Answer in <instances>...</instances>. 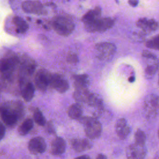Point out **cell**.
Segmentation results:
<instances>
[{"label": "cell", "instance_id": "obj_15", "mask_svg": "<svg viewBox=\"0 0 159 159\" xmlns=\"http://www.w3.org/2000/svg\"><path fill=\"white\" fill-rule=\"evenodd\" d=\"M115 128L118 137L121 140L125 139L130 132V128L127 125V121L124 118H120L117 120Z\"/></svg>", "mask_w": 159, "mask_h": 159}, {"label": "cell", "instance_id": "obj_32", "mask_svg": "<svg viewBox=\"0 0 159 159\" xmlns=\"http://www.w3.org/2000/svg\"><path fill=\"white\" fill-rule=\"evenodd\" d=\"M128 2L130 6L132 7H135L139 4V0H129Z\"/></svg>", "mask_w": 159, "mask_h": 159}, {"label": "cell", "instance_id": "obj_24", "mask_svg": "<svg viewBox=\"0 0 159 159\" xmlns=\"http://www.w3.org/2000/svg\"><path fill=\"white\" fill-rule=\"evenodd\" d=\"M34 127V120L30 118L25 119L18 127V133L20 135H27Z\"/></svg>", "mask_w": 159, "mask_h": 159}, {"label": "cell", "instance_id": "obj_11", "mask_svg": "<svg viewBox=\"0 0 159 159\" xmlns=\"http://www.w3.org/2000/svg\"><path fill=\"white\" fill-rule=\"evenodd\" d=\"M47 148V144L41 137H35L30 140L28 143V149L32 154H39L45 152Z\"/></svg>", "mask_w": 159, "mask_h": 159}, {"label": "cell", "instance_id": "obj_27", "mask_svg": "<svg viewBox=\"0 0 159 159\" xmlns=\"http://www.w3.org/2000/svg\"><path fill=\"white\" fill-rule=\"evenodd\" d=\"M145 45L148 48L159 51V34L148 39L145 42Z\"/></svg>", "mask_w": 159, "mask_h": 159}, {"label": "cell", "instance_id": "obj_18", "mask_svg": "<svg viewBox=\"0 0 159 159\" xmlns=\"http://www.w3.org/2000/svg\"><path fill=\"white\" fill-rule=\"evenodd\" d=\"M35 69V62L30 58H24L22 60L20 61V72L22 75V77L31 75L34 73Z\"/></svg>", "mask_w": 159, "mask_h": 159}, {"label": "cell", "instance_id": "obj_3", "mask_svg": "<svg viewBox=\"0 0 159 159\" xmlns=\"http://www.w3.org/2000/svg\"><path fill=\"white\" fill-rule=\"evenodd\" d=\"M19 61V58L13 54H10L2 58L0 64L1 80L4 79V81H10Z\"/></svg>", "mask_w": 159, "mask_h": 159}, {"label": "cell", "instance_id": "obj_21", "mask_svg": "<svg viewBox=\"0 0 159 159\" xmlns=\"http://www.w3.org/2000/svg\"><path fill=\"white\" fill-rule=\"evenodd\" d=\"M12 22L14 24L15 30L17 33L24 34L29 29L28 24L20 17H14L12 19Z\"/></svg>", "mask_w": 159, "mask_h": 159}, {"label": "cell", "instance_id": "obj_26", "mask_svg": "<svg viewBox=\"0 0 159 159\" xmlns=\"http://www.w3.org/2000/svg\"><path fill=\"white\" fill-rule=\"evenodd\" d=\"M33 119L35 122L40 126H45L46 120L41 111L37 108L35 109L33 112Z\"/></svg>", "mask_w": 159, "mask_h": 159}, {"label": "cell", "instance_id": "obj_34", "mask_svg": "<svg viewBox=\"0 0 159 159\" xmlns=\"http://www.w3.org/2000/svg\"><path fill=\"white\" fill-rule=\"evenodd\" d=\"M96 159H107V157L106 155H104V154H102V153H100V154H98V156L96 157Z\"/></svg>", "mask_w": 159, "mask_h": 159}, {"label": "cell", "instance_id": "obj_33", "mask_svg": "<svg viewBox=\"0 0 159 159\" xmlns=\"http://www.w3.org/2000/svg\"><path fill=\"white\" fill-rule=\"evenodd\" d=\"M75 159H91V158L88 156V155H81V156H79L76 158H75Z\"/></svg>", "mask_w": 159, "mask_h": 159}, {"label": "cell", "instance_id": "obj_7", "mask_svg": "<svg viewBox=\"0 0 159 159\" xmlns=\"http://www.w3.org/2000/svg\"><path fill=\"white\" fill-rule=\"evenodd\" d=\"M96 56L101 60H106L111 58L116 52V46L110 42L97 43L94 47Z\"/></svg>", "mask_w": 159, "mask_h": 159}, {"label": "cell", "instance_id": "obj_10", "mask_svg": "<svg viewBox=\"0 0 159 159\" xmlns=\"http://www.w3.org/2000/svg\"><path fill=\"white\" fill-rule=\"evenodd\" d=\"M22 8L27 13L37 15L47 14V10L43 4L37 1H25L22 3Z\"/></svg>", "mask_w": 159, "mask_h": 159}, {"label": "cell", "instance_id": "obj_36", "mask_svg": "<svg viewBox=\"0 0 159 159\" xmlns=\"http://www.w3.org/2000/svg\"><path fill=\"white\" fill-rule=\"evenodd\" d=\"M154 159H159V152L156 153V155H155Z\"/></svg>", "mask_w": 159, "mask_h": 159}, {"label": "cell", "instance_id": "obj_37", "mask_svg": "<svg viewBox=\"0 0 159 159\" xmlns=\"http://www.w3.org/2000/svg\"><path fill=\"white\" fill-rule=\"evenodd\" d=\"M158 137H159V129H158Z\"/></svg>", "mask_w": 159, "mask_h": 159}, {"label": "cell", "instance_id": "obj_13", "mask_svg": "<svg viewBox=\"0 0 159 159\" xmlns=\"http://www.w3.org/2000/svg\"><path fill=\"white\" fill-rule=\"evenodd\" d=\"M137 27L142 29L144 32H150L157 30L159 27V24L155 20L147 18H140L137 22Z\"/></svg>", "mask_w": 159, "mask_h": 159}, {"label": "cell", "instance_id": "obj_23", "mask_svg": "<svg viewBox=\"0 0 159 159\" xmlns=\"http://www.w3.org/2000/svg\"><path fill=\"white\" fill-rule=\"evenodd\" d=\"M101 10L99 7H96L94 9L89 11L82 17L83 22L84 24L99 18L101 16Z\"/></svg>", "mask_w": 159, "mask_h": 159}, {"label": "cell", "instance_id": "obj_22", "mask_svg": "<svg viewBox=\"0 0 159 159\" xmlns=\"http://www.w3.org/2000/svg\"><path fill=\"white\" fill-rule=\"evenodd\" d=\"M67 113L71 119L78 120L82 116L83 111L81 106L78 103H75L68 107Z\"/></svg>", "mask_w": 159, "mask_h": 159}, {"label": "cell", "instance_id": "obj_4", "mask_svg": "<svg viewBox=\"0 0 159 159\" xmlns=\"http://www.w3.org/2000/svg\"><path fill=\"white\" fill-rule=\"evenodd\" d=\"M51 25L53 30L61 36H68L75 29L73 22L68 17L64 16H55L51 21Z\"/></svg>", "mask_w": 159, "mask_h": 159}, {"label": "cell", "instance_id": "obj_6", "mask_svg": "<svg viewBox=\"0 0 159 159\" xmlns=\"http://www.w3.org/2000/svg\"><path fill=\"white\" fill-rule=\"evenodd\" d=\"M85 29L89 32H103L111 29L114 25V22L112 19L110 17L98 18L91 22L84 23Z\"/></svg>", "mask_w": 159, "mask_h": 159}, {"label": "cell", "instance_id": "obj_29", "mask_svg": "<svg viewBox=\"0 0 159 159\" xmlns=\"http://www.w3.org/2000/svg\"><path fill=\"white\" fill-rule=\"evenodd\" d=\"M45 130L46 132L50 135H55L56 134L55 129L54 127L53 122L52 120L48 121L45 124Z\"/></svg>", "mask_w": 159, "mask_h": 159}, {"label": "cell", "instance_id": "obj_25", "mask_svg": "<svg viewBox=\"0 0 159 159\" xmlns=\"http://www.w3.org/2000/svg\"><path fill=\"white\" fill-rule=\"evenodd\" d=\"M91 93L88 89L75 90L73 93V98L78 102H85L87 104Z\"/></svg>", "mask_w": 159, "mask_h": 159}, {"label": "cell", "instance_id": "obj_1", "mask_svg": "<svg viewBox=\"0 0 159 159\" xmlns=\"http://www.w3.org/2000/svg\"><path fill=\"white\" fill-rule=\"evenodd\" d=\"M0 113L2 123L9 127H13L24 116V105L19 101L5 102L1 106Z\"/></svg>", "mask_w": 159, "mask_h": 159}, {"label": "cell", "instance_id": "obj_30", "mask_svg": "<svg viewBox=\"0 0 159 159\" xmlns=\"http://www.w3.org/2000/svg\"><path fill=\"white\" fill-rule=\"evenodd\" d=\"M66 61L70 63H76L78 61V58L76 54L69 53L66 57Z\"/></svg>", "mask_w": 159, "mask_h": 159}, {"label": "cell", "instance_id": "obj_9", "mask_svg": "<svg viewBox=\"0 0 159 159\" xmlns=\"http://www.w3.org/2000/svg\"><path fill=\"white\" fill-rule=\"evenodd\" d=\"M146 154L147 150L145 145L137 143L130 144L126 150L127 159H145Z\"/></svg>", "mask_w": 159, "mask_h": 159}, {"label": "cell", "instance_id": "obj_16", "mask_svg": "<svg viewBox=\"0 0 159 159\" xmlns=\"http://www.w3.org/2000/svg\"><path fill=\"white\" fill-rule=\"evenodd\" d=\"M71 146L72 148L76 152H81L88 149L92 147L91 142L86 139L83 138L73 139L71 142Z\"/></svg>", "mask_w": 159, "mask_h": 159}, {"label": "cell", "instance_id": "obj_2", "mask_svg": "<svg viewBox=\"0 0 159 159\" xmlns=\"http://www.w3.org/2000/svg\"><path fill=\"white\" fill-rule=\"evenodd\" d=\"M79 122L84 125L86 135L90 139H98L102 132V125L94 117L81 116Z\"/></svg>", "mask_w": 159, "mask_h": 159}, {"label": "cell", "instance_id": "obj_14", "mask_svg": "<svg viewBox=\"0 0 159 159\" xmlns=\"http://www.w3.org/2000/svg\"><path fill=\"white\" fill-rule=\"evenodd\" d=\"M20 93L23 99L29 102L32 99L34 96L35 88L31 82H27L26 81L19 82Z\"/></svg>", "mask_w": 159, "mask_h": 159}, {"label": "cell", "instance_id": "obj_17", "mask_svg": "<svg viewBox=\"0 0 159 159\" xmlns=\"http://www.w3.org/2000/svg\"><path fill=\"white\" fill-rule=\"evenodd\" d=\"M66 150V143L64 139L60 137H55L50 146V152L53 155H60L63 154Z\"/></svg>", "mask_w": 159, "mask_h": 159}, {"label": "cell", "instance_id": "obj_35", "mask_svg": "<svg viewBox=\"0 0 159 159\" xmlns=\"http://www.w3.org/2000/svg\"><path fill=\"white\" fill-rule=\"evenodd\" d=\"M128 80H129V82L132 83V82H134V81H135V77H134V76H130V77H129V78Z\"/></svg>", "mask_w": 159, "mask_h": 159}, {"label": "cell", "instance_id": "obj_28", "mask_svg": "<svg viewBox=\"0 0 159 159\" xmlns=\"http://www.w3.org/2000/svg\"><path fill=\"white\" fill-rule=\"evenodd\" d=\"M134 137L135 143L140 145H145L146 141V135L143 131L140 129H137L135 133Z\"/></svg>", "mask_w": 159, "mask_h": 159}, {"label": "cell", "instance_id": "obj_20", "mask_svg": "<svg viewBox=\"0 0 159 159\" xmlns=\"http://www.w3.org/2000/svg\"><path fill=\"white\" fill-rule=\"evenodd\" d=\"M158 68V61L157 56L150 58V62L148 63L145 68L146 78H152L154 76Z\"/></svg>", "mask_w": 159, "mask_h": 159}, {"label": "cell", "instance_id": "obj_8", "mask_svg": "<svg viewBox=\"0 0 159 159\" xmlns=\"http://www.w3.org/2000/svg\"><path fill=\"white\" fill-rule=\"evenodd\" d=\"M52 75L45 69L37 71L35 76V84L40 91H44L50 86Z\"/></svg>", "mask_w": 159, "mask_h": 159}, {"label": "cell", "instance_id": "obj_19", "mask_svg": "<svg viewBox=\"0 0 159 159\" xmlns=\"http://www.w3.org/2000/svg\"><path fill=\"white\" fill-rule=\"evenodd\" d=\"M74 80V86L76 90L88 89V76L86 74L76 75L73 76Z\"/></svg>", "mask_w": 159, "mask_h": 159}, {"label": "cell", "instance_id": "obj_31", "mask_svg": "<svg viewBox=\"0 0 159 159\" xmlns=\"http://www.w3.org/2000/svg\"><path fill=\"white\" fill-rule=\"evenodd\" d=\"M0 139H2L4 135H5V132H6V129H5V125L4 124L1 122V125H0Z\"/></svg>", "mask_w": 159, "mask_h": 159}, {"label": "cell", "instance_id": "obj_12", "mask_svg": "<svg viewBox=\"0 0 159 159\" xmlns=\"http://www.w3.org/2000/svg\"><path fill=\"white\" fill-rule=\"evenodd\" d=\"M50 86L60 93H65L69 89L68 81L59 74H53L51 76Z\"/></svg>", "mask_w": 159, "mask_h": 159}, {"label": "cell", "instance_id": "obj_38", "mask_svg": "<svg viewBox=\"0 0 159 159\" xmlns=\"http://www.w3.org/2000/svg\"><path fill=\"white\" fill-rule=\"evenodd\" d=\"M158 85H159V75H158Z\"/></svg>", "mask_w": 159, "mask_h": 159}, {"label": "cell", "instance_id": "obj_5", "mask_svg": "<svg viewBox=\"0 0 159 159\" xmlns=\"http://www.w3.org/2000/svg\"><path fill=\"white\" fill-rule=\"evenodd\" d=\"M143 111L147 119L155 117L159 114V96L155 94L148 95L143 101Z\"/></svg>", "mask_w": 159, "mask_h": 159}]
</instances>
